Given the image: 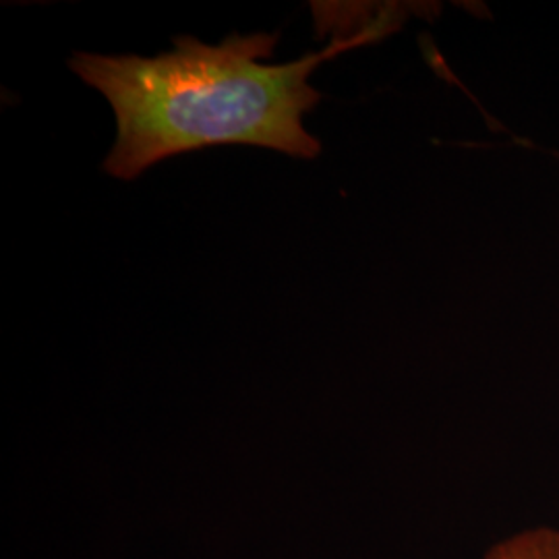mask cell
<instances>
[{
  "instance_id": "cell-2",
  "label": "cell",
  "mask_w": 559,
  "mask_h": 559,
  "mask_svg": "<svg viewBox=\"0 0 559 559\" xmlns=\"http://www.w3.org/2000/svg\"><path fill=\"white\" fill-rule=\"evenodd\" d=\"M479 559H559V526L537 524L493 543Z\"/></svg>"
},
{
  "instance_id": "cell-1",
  "label": "cell",
  "mask_w": 559,
  "mask_h": 559,
  "mask_svg": "<svg viewBox=\"0 0 559 559\" xmlns=\"http://www.w3.org/2000/svg\"><path fill=\"white\" fill-rule=\"evenodd\" d=\"M376 38L334 41L288 64H263L278 34L230 36L210 46L182 36L154 59L80 52L71 69L110 102L119 135L104 162L117 179L140 177L150 166L210 145H260L295 158H316L321 143L302 119L321 102L309 85L321 62Z\"/></svg>"
}]
</instances>
